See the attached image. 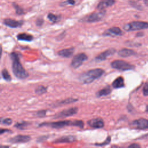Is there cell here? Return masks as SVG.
Instances as JSON below:
<instances>
[{
	"label": "cell",
	"instance_id": "33",
	"mask_svg": "<svg viewBox=\"0 0 148 148\" xmlns=\"http://www.w3.org/2000/svg\"><path fill=\"white\" fill-rule=\"evenodd\" d=\"M128 147H131V148H139L140 147V146L138 144L136 143H132L131 145H130V146H128Z\"/></svg>",
	"mask_w": 148,
	"mask_h": 148
},
{
	"label": "cell",
	"instance_id": "16",
	"mask_svg": "<svg viewBox=\"0 0 148 148\" xmlns=\"http://www.w3.org/2000/svg\"><path fill=\"white\" fill-rule=\"evenodd\" d=\"M75 51V48L74 47H69L66 49H64L61 50H59L58 52V54L60 56L69 58L73 56Z\"/></svg>",
	"mask_w": 148,
	"mask_h": 148
},
{
	"label": "cell",
	"instance_id": "25",
	"mask_svg": "<svg viewBox=\"0 0 148 148\" xmlns=\"http://www.w3.org/2000/svg\"><path fill=\"white\" fill-rule=\"evenodd\" d=\"M77 100H78L77 99H75L73 98H68L65 99L61 101L60 102H58V103L59 105H66V104H69V103L75 102L77 101Z\"/></svg>",
	"mask_w": 148,
	"mask_h": 148
},
{
	"label": "cell",
	"instance_id": "23",
	"mask_svg": "<svg viewBox=\"0 0 148 148\" xmlns=\"http://www.w3.org/2000/svg\"><path fill=\"white\" fill-rule=\"evenodd\" d=\"M1 74H2V76L3 79L4 80H5L6 81L9 82L12 80V77L10 75V74L9 73V72L6 69H3L1 72Z\"/></svg>",
	"mask_w": 148,
	"mask_h": 148
},
{
	"label": "cell",
	"instance_id": "28",
	"mask_svg": "<svg viewBox=\"0 0 148 148\" xmlns=\"http://www.w3.org/2000/svg\"><path fill=\"white\" fill-rule=\"evenodd\" d=\"M46 110H39L35 113V116L38 117H42L46 116Z\"/></svg>",
	"mask_w": 148,
	"mask_h": 148
},
{
	"label": "cell",
	"instance_id": "21",
	"mask_svg": "<svg viewBox=\"0 0 148 148\" xmlns=\"http://www.w3.org/2000/svg\"><path fill=\"white\" fill-rule=\"evenodd\" d=\"M17 38L19 40L31 42L33 40V36L27 33H20L17 35Z\"/></svg>",
	"mask_w": 148,
	"mask_h": 148
},
{
	"label": "cell",
	"instance_id": "24",
	"mask_svg": "<svg viewBox=\"0 0 148 148\" xmlns=\"http://www.w3.org/2000/svg\"><path fill=\"white\" fill-rule=\"evenodd\" d=\"M28 125V123L25 121H23L21 122H19V123H17L16 124H15L14 127L19 130H24Z\"/></svg>",
	"mask_w": 148,
	"mask_h": 148
},
{
	"label": "cell",
	"instance_id": "31",
	"mask_svg": "<svg viewBox=\"0 0 148 148\" xmlns=\"http://www.w3.org/2000/svg\"><path fill=\"white\" fill-rule=\"evenodd\" d=\"M110 140H111V138H110V137L109 136H108V138L105 139V140L103 142V143H100V144H95V145H97V146H104V145H108V144H109V143H110Z\"/></svg>",
	"mask_w": 148,
	"mask_h": 148
},
{
	"label": "cell",
	"instance_id": "6",
	"mask_svg": "<svg viewBox=\"0 0 148 148\" xmlns=\"http://www.w3.org/2000/svg\"><path fill=\"white\" fill-rule=\"evenodd\" d=\"M106 14V11L105 10H100L99 12H95L82 19L83 21L88 23H94L96 21H99L102 20Z\"/></svg>",
	"mask_w": 148,
	"mask_h": 148
},
{
	"label": "cell",
	"instance_id": "36",
	"mask_svg": "<svg viewBox=\"0 0 148 148\" xmlns=\"http://www.w3.org/2000/svg\"><path fill=\"white\" fill-rule=\"evenodd\" d=\"M144 3L146 6H148V0H144Z\"/></svg>",
	"mask_w": 148,
	"mask_h": 148
},
{
	"label": "cell",
	"instance_id": "2",
	"mask_svg": "<svg viewBox=\"0 0 148 148\" xmlns=\"http://www.w3.org/2000/svg\"><path fill=\"white\" fill-rule=\"evenodd\" d=\"M50 127L53 128H61L66 126H75L80 128L84 127V123L82 120H65L53 122H44L39 124V127Z\"/></svg>",
	"mask_w": 148,
	"mask_h": 148
},
{
	"label": "cell",
	"instance_id": "4",
	"mask_svg": "<svg viewBox=\"0 0 148 148\" xmlns=\"http://www.w3.org/2000/svg\"><path fill=\"white\" fill-rule=\"evenodd\" d=\"M123 28L124 30L127 31L147 29L148 28V23L140 21H132L130 23L125 24L123 27Z\"/></svg>",
	"mask_w": 148,
	"mask_h": 148
},
{
	"label": "cell",
	"instance_id": "37",
	"mask_svg": "<svg viewBox=\"0 0 148 148\" xmlns=\"http://www.w3.org/2000/svg\"><path fill=\"white\" fill-rule=\"evenodd\" d=\"M146 112H148V106L147 107V109H146Z\"/></svg>",
	"mask_w": 148,
	"mask_h": 148
},
{
	"label": "cell",
	"instance_id": "14",
	"mask_svg": "<svg viewBox=\"0 0 148 148\" xmlns=\"http://www.w3.org/2000/svg\"><path fill=\"white\" fill-rule=\"evenodd\" d=\"M76 140V137L74 135H66L62 136L60 138H57L54 141L55 143H72Z\"/></svg>",
	"mask_w": 148,
	"mask_h": 148
},
{
	"label": "cell",
	"instance_id": "10",
	"mask_svg": "<svg viewBox=\"0 0 148 148\" xmlns=\"http://www.w3.org/2000/svg\"><path fill=\"white\" fill-rule=\"evenodd\" d=\"M116 50L115 49L109 48V49L105 50L103 52L98 54L95 58V60L96 61H98V62L104 61L106 59H107L108 58H109V57L113 56L116 53Z\"/></svg>",
	"mask_w": 148,
	"mask_h": 148
},
{
	"label": "cell",
	"instance_id": "7",
	"mask_svg": "<svg viewBox=\"0 0 148 148\" xmlns=\"http://www.w3.org/2000/svg\"><path fill=\"white\" fill-rule=\"evenodd\" d=\"M88 58L87 56L84 53H80L75 56L71 62V66L73 68H77Z\"/></svg>",
	"mask_w": 148,
	"mask_h": 148
},
{
	"label": "cell",
	"instance_id": "34",
	"mask_svg": "<svg viewBox=\"0 0 148 148\" xmlns=\"http://www.w3.org/2000/svg\"><path fill=\"white\" fill-rule=\"evenodd\" d=\"M43 20L42 18H38L36 21V25L38 26H40L43 24Z\"/></svg>",
	"mask_w": 148,
	"mask_h": 148
},
{
	"label": "cell",
	"instance_id": "20",
	"mask_svg": "<svg viewBox=\"0 0 148 148\" xmlns=\"http://www.w3.org/2000/svg\"><path fill=\"white\" fill-rule=\"evenodd\" d=\"M125 86L124 80L123 77L119 76L117 77L112 83V87L114 88H120Z\"/></svg>",
	"mask_w": 148,
	"mask_h": 148
},
{
	"label": "cell",
	"instance_id": "15",
	"mask_svg": "<svg viewBox=\"0 0 148 148\" xmlns=\"http://www.w3.org/2000/svg\"><path fill=\"white\" fill-rule=\"evenodd\" d=\"M3 24L10 28H17L21 27L23 24V21H18L11 18H6L3 20Z\"/></svg>",
	"mask_w": 148,
	"mask_h": 148
},
{
	"label": "cell",
	"instance_id": "8",
	"mask_svg": "<svg viewBox=\"0 0 148 148\" xmlns=\"http://www.w3.org/2000/svg\"><path fill=\"white\" fill-rule=\"evenodd\" d=\"M77 111H78V108L77 107L68 108V109L62 110L61 112H60L56 113L54 116L53 118L54 119H59V118L67 117L71 116L72 115L75 114L76 113H77Z\"/></svg>",
	"mask_w": 148,
	"mask_h": 148
},
{
	"label": "cell",
	"instance_id": "30",
	"mask_svg": "<svg viewBox=\"0 0 148 148\" xmlns=\"http://www.w3.org/2000/svg\"><path fill=\"white\" fill-rule=\"evenodd\" d=\"M75 4V1L74 0H66L64 2H62L61 3V6H65V5H73Z\"/></svg>",
	"mask_w": 148,
	"mask_h": 148
},
{
	"label": "cell",
	"instance_id": "27",
	"mask_svg": "<svg viewBox=\"0 0 148 148\" xmlns=\"http://www.w3.org/2000/svg\"><path fill=\"white\" fill-rule=\"evenodd\" d=\"M13 6H14V9L16 10V13L17 14L21 15V14H23V9L20 6H18V5H17L15 3H13Z\"/></svg>",
	"mask_w": 148,
	"mask_h": 148
},
{
	"label": "cell",
	"instance_id": "12",
	"mask_svg": "<svg viewBox=\"0 0 148 148\" xmlns=\"http://www.w3.org/2000/svg\"><path fill=\"white\" fill-rule=\"evenodd\" d=\"M88 125L93 128H101L104 127V121L102 119L97 117L87 121Z\"/></svg>",
	"mask_w": 148,
	"mask_h": 148
},
{
	"label": "cell",
	"instance_id": "9",
	"mask_svg": "<svg viewBox=\"0 0 148 148\" xmlns=\"http://www.w3.org/2000/svg\"><path fill=\"white\" fill-rule=\"evenodd\" d=\"M130 125L133 128L138 130L148 129V120L141 118L133 121Z\"/></svg>",
	"mask_w": 148,
	"mask_h": 148
},
{
	"label": "cell",
	"instance_id": "29",
	"mask_svg": "<svg viewBox=\"0 0 148 148\" xmlns=\"http://www.w3.org/2000/svg\"><path fill=\"white\" fill-rule=\"evenodd\" d=\"M1 121L3 124L6 125H10L12 123V120L10 118H5L3 120H2Z\"/></svg>",
	"mask_w": 148,
	"mask_h": 148
},
{
	"label": "cell",
	"instance_id": "17",
	"mask_svg": "<svg viewBox=\"0 0 148 148\" xmlns=\"http://www.w3.org/2000/svg\"><path fill=\"white\" fill-rule=\"evenodd\" d=\"M114 3V0H102L98 4L97 8L99 10H103L106 8L112 6Z\"/></svg>",
	"mask_w": 148,
	"mask_h": 148
},
{
	"label": "cell",
	"instance_id": "32",
	"mask_svg": "<svg viewBox=\"0 0 148 148\" xmlns=\"http://www.w3.org/2000/svg\"><path fill=\"white\" fill-rule=\"evenodd\" d=\"M143 94L145 95H148V83H146L143 88Z\"/></svg>",
	"mask_w": 148,
	"mask_h": 148
},
{
	"label": "cell",
	"instance_id": "19",
	"mask_svg": "<svg viewBox=\"0 0 148 148\" xmlns=\"http://www.w3.org/2000/svg\"><path fill=\"white\" fill-rule=\"evenodd\" d=\"M111 91H112V89H111L110 86L107 85L106 86L104 87L103 88H102L100 90H99L98 91H97L96 93V96L97 97L106 96V95L110 94Z\"/></svg>",
	"mask_w": 148,
	"mask_h": 148
},
{
	"label": "cell",
	"instance_id": "13",
	"mask_svg": "<svg viewBox=\"0 0 148 148\" xmlns=\"http://www.w3.org/2000/svg\"><path fill=\"white\" fill-rule=\"evenodd\" d=\"M122 34H123L122 31L120 28L117 27H113L105 31L103 33V35L109 36H116L121 35Z\"/></svg>",
	"mask_w": 148,
	"mask_h": 148
},
{
	"label": "cell",
	"instance_id": "35",
	"mask_svg": "<svg viewBox=\"0 0 148 148\" xmlns=\"http://www.w3.org/2000/svg\"><path fill=\"white\" fill-rule=\"evenodd\" d=\"M9 131H10L9 130H8V129H3V128H1V132H0V134L2 135V134H3V132H9Z\"/></svg>",
	"mask_w": 148,
	"mask_h": 148
},
{
	"label": "cell",
	"instance_id": "3",
	"mask_svg": "<svg viewBox=\"0 0 148 148\" xmlns=\"http://www.w3.org/2000/svg\"><path fill=\"white\" fill-rule=\"evenodd\" d=\"M104 73L105 71L101 68L90 69L82 73L79 76V80L84 84H90L102 76Z\"/></svg>",
	"mask_w": 148,
	"mask_h": 148
},
{
	"label": "cell",
	"instance_id": "22",
	"mask_svg": "<svg viewBox=\"0 0 148 148\" xmlns=\"http://www.w3.org/2000/svg\"><path fill=\"white\" fill-rule=\"evenodd\" d=\"M47 88L43 85H39L38 86L35 90V92L36 94L38 95H42L47 92Z\"/></svg>",
	"mask_w": 148,
	"mask_h": 148
},
{
	"label": "cell",
	"instance_id": "26",
	"mask_svg": "<svg viewBox=\"0 0 148 148\" xmlns=\"http://www.w3.org/2000/svg\"><path fill=\"white\" fill-rule=\"evenodd\" d=\"M47 18L52 23H56L59 19L58 16H57L56 15H54L53 13H49L48 15H47Z\"/></svg>",
	"mask_w": 148,
	"mask_h": 148
},
{
	"label": "cell",
	"instance_id": "1",
	"mask_svg": "<svg viewBox=\"0 0 148 148\" xmlns=\"http://www.w3.org/2000/svg\"><path fill=\"white\" fill-rule=\"evenodd\" d=\"M12 68L14 76L20 79H24L28 76V73L21 65L18 53L13 52L10 54Z\"/></svg>",
	"mask_w": 148,
	"mask_h": 148
},
{
	"label": "cell",
	"instance_id": "11",
	"mask_svg": "<svg viewBox=\"0 0 148 148\" xmlns=\"http://www.w3.org/2000/svg\"><path fill=\"white\" fill-rule=\"evenodd\" d=\"M31 139L29 135H17L13 137L10 138L8 141L12 143H26L29 142Z\"/></svg>",
	"mask_w": 148,
	"mask_h": 148
},
{
	"label": "cell",
	"instance_id": "5",
	"mask_svg": "<svg viewBox=\"0 0 148 148\" xmlns=\"http://www.w3.org/2000/svg\"><path fill=\"white\" fill-rule=\"evenodd\" d=\"M111 66L116 69L119 70V71H128L131 70L134 68V66L132 64L123 61V60H117L112 61L110 64Z\"/></svg>",
	"mask_w": 148,
	"mask_h": 148
},
{
	"label": "cell",
	"instance_id": "18",
	"mask_svg": "<svg viewBox=\"0 0 148 148\" xmlns=\"http://www.w3.org/2000/svg\"><path fill=\"white\" fill-rule=\"evenodd\" d=\"M136 53L131 49L124 48L121 50H120L118 52V54L119 56L122 57H128L133 55H135Z\"/></svg>",
	"mask_w": 148,
	"mask_h": 148
}]
</instances>
